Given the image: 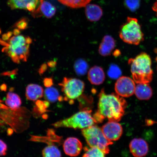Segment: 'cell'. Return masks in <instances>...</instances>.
<instances>
[{"label": "cell", "instance_id": "34", "mask_svg": "<svg viewBox=\"0 0 157 157\" xmlns=\"http://www.w3.org/2000/svg\"><path fill=\"white\" fill-rule=\"evenodd\" d=\"M7 88L6 85L5 84H3L0 87V89H1L2 91H6L7 90Z\"/></svg>", "mask_w": 157, "mask_h": 157}, {"label": "cell", "instance_id": "18", "mask_svg": "<svg viewBox=\"0 0 157 157\" xmlns=\"http://www.w3.org/2000/svg\"><path fill=\"white\" fill-rule=\"evenodd\" d=\"M85 13L88 20L91 21H99L103 15V10L99 6L95 4L86 5Z\"/></svg>", "mask_w": 157, "mask_h": 157}, {"label": "cell", "instance_id": "24", "mask_svg": "<svg viewBox=\"0 0 157 157\" xmlns=\"http://www.w3.org/2000/svg\"><path fill=\"white\" fill-rule=\"evenodd\" d=\"M86 150L82 157H105V153L96 147H91Z\"/></svg>", "mask_w": 157, "mask_h": 157}, {"label": "cell", "instance_id": "17", "mask_svg": "<svg viewBox=\"0 0 157 157\" xmlns=\"http://www.w3.org/2000/svg\"><path fill=\"white\" fill-rule=\"evenodd\" d=\"M134 94L137 99L146 101L152 97L153 91L149 84H138L135 87Z\"/></svg>", "mask_w": 157, "mask_h": 157}, {"label": "cell", "instance_id": "15", "mask_svg": "<svg viewBox=\"0 0 157 157\" xmlns=\"http://www.w3.org/2000/svg\"><path fill=\"white\" fill-rule=\"evenodd\" d=\"M115 41L113 37L109 35H105L99 47V54L103 56H110L115 48Z\"/></svg>", "mask_w": 157, "mask_h": 157}, {"label": "cell", "instance_id": "28", "mask_svg": "<svg viewBox=\"0 0 157 157\" xmlns=\"http://www.w3.org/2000/svg\"><path fill=\"white\" fill-rule=\"evenodd\" d=\"M7 146L6 143L0 139V156H4L7 154Z\"/></svg>", "mask_w": 157, "mask_h": 157}, {"label": "cell", "instance_id": "9", "mask_svg": "<svg viewBox=\"0 0 157 157\" xmlns=\"http://www.w3.org/2000/svg\"><path fill=\"white\" fill-rule=\"evenodd\" d=\"M101 129L105 137L111 142L118 140L123 132L120 124L115 121H109L103 125Z\"/></svg>", "mask_w": 157, "mask_h": 157}, {"label": "cell", "instance_id": "12", "mask_svg": "<svg viewBox=\"0 0 157 157\" xmlns=\"http://www.w3.org/2000/svg\"><path fill=\"white\" fill-rule=\"evenodd\" d=\"M43 0H9L10 7L12 9H22L33 11L40 5Z\"/></svg>", "mask_w": 157, "mask_h": 157}, {"label": "cell", "instance_id": "16", "mask_svg": "<svg viewBox=\"0 0 157 157\" xmlns=\"http://www.w3.org/2000/svg\"><path fill=\"white\" fill-rule=\"evenodd\" d=\"M44 90L41 86L36 84L27 86L25 91V96L29 101H35L44 96Z\"/></svg>", "mask_w": 157, "mask_h": 157}, {"label": "cell", "instance_id": "33", "mask_svg": "<svg viewBox=\"0 0 157 157\" xmlns=\"http://www.w3.org/2000/svg\"><path fill=\"white\" fill-rule=\"evenodd\" d=\"M56 62L54 61H51L48 62V64L49 66L50 67H54L56 65Z\"/></svg>", "mask_w": 157, "mask_h": 157}, {"label": "cell", "instance_id": "31", "mask_svg": "<svg viewBox=\"0 0 157 157\" xmlns=\"http://www.w3.org/2000/svg\"><path fill=\"white\" fill-rule=\"evenodd\" d=\"M47 66L46 64H43L41 66V67L39 70V73L40 74H42L44 73V72L46 71L47 70Z\"/></svg>", "mask_w": 157, "mask_h": 157}, {"label": "cell", "instance_id": "4", "mask_svg": "<svg viewBox=\"0 0 157 157\" xmlns=\"http://www.w3.org/2000/svg\"><path fill=\"white\" fill-rule=\"evenodd\" d=\"M91 113V110L84 109L67 118L54 123L52 125L56 128L65 127L75 129L85 128L95 123Z\"/></svg>", "mask_w": 157, "mask_h": 157}, {"label": "cell", "instance_id": "10", "mask_svg": "<svg viewBox=\"0 0 157 157\" xmlns=\"http://www.w3.org/2000/svg\"><path fill=\"white\" fill-rule=\"evenodd\" d=\"M129 150L135 157H143L148 154L149 148L146 141L141 138L132 139L129 144Z\"/></svg>", "mask_w": 157, "mask_h": 157}, {"label": "cell", "instance_id": "14", "mask_svg": "<svg viewBox=\"0 0 157 157\" xmlns=\"http://www.w3.org/2000/svg\"><path fill=\"white\" fill-rule=\"evenodd\" d=\"M88 78L92 84L101 85L105 79V75L103 69L99 66L93 67L88 72Z\"/></svg>", "mask_w": 157, "mask_h": 157}, {"label": "cell", "instance_id": "30", "mask_svg": "<svg viewBox=\"0 0 157 157\" xmlns=\"http://www.w3.org/2000/svg\"><path fill=\"white\" fill-rule=\"evenodd\" d=\"M12 33L11 32H8L6 34H4L2 36L3 40L4 41L9 40L12 36Z\"/></svg>", "mask_w": 157, "mask_h": 157}, {"label": "cell", "instance_id": "11", "mask_svg": "<svg viewBox=\"0 0 157 157\" xmlns=\"http://www.w3.org/2000/svg\"><path fill=\"white\" fill-rule=\"evenodd\" d=\"M63 148L65 153L67 155L72 157L76 156L81 151L82 144L77 138L70 137L65 140Z\"/></svg>", "mask_w": 157, "mask_h": 157}, {"label": "cell", "instance_id": "2", "mask_svg": "<svg viewBox=\"0 0 157 157\" xmlns=\"http://www.w3.org/2000/svg\"><path fill=\"white\" fill-rule=\"evenodd\" d=\"M32 40L29 36L18 35L11 37L7 42L0 39V44L4 46L5 53L15 63L26 62L29 53V46Z\"/></svg>", "mask_w": 157, "mask_h": 157}, {"label": "cell", "instance_id": "20", "mask_svg": "<svg viewBox=\"0 0 157 157\" xmlns=\"http://www.w3.org/2000/svg\"><path fill=\"white\" fill-rule=\"evenodd\" d=\"M44 96L45 99L51 102L64 100L63 98L60 97L58 90L54 87H47L44 91Z\"/></svg>", "mask_w": 157, "mask_h": 157}, {"label": "cell", "instance_id": "13", "mask_svg": "<svg viewBox=\"0 0 157 157\" xmlns=\"http://www.w3.org/2000/svg\"><path fill=\"white\" fill-rule=\"evenodd\" d=\"M56 7L49 2L43 0L38 7L32 12V14L35 17L44 15L47 18H51L56 14Z\"/></svg>", "mask_w": 157, "mask_h": 157}, {"label": "cell", "instance_id": "27", "mask_svg": "<svg viewBox=\"0 0 157 157\" xmlns=\"http://www.w3.org/2000/svg\"><path fill=\"white\" fill-rule=\"evenodd\" d=\"M28 27V21L26 19L23 18L17 21L15 25V27L17 29H24L27 28Z\"/></svg>", "mask_w": 157, "mask_h": 157}, {"label": "cell", "instance_id": "36", "mask_svg": "<svg viewBox=\"0 0 157 157\" xmlns=\"http://www.w3.org/2000/svg\"><path fill=\"white\" fill-rule=\"evenodd\" d=\"M1 29H0V34H1Z\"/></svg>", "mask_w": 157, "mask_h": 157}, {"label": "cell", "instance_id": "5", "mask_svg": "<svg viewBox=\"0 0 157 157\" xmlns=\"http://www.w3.org/2000/svg\"><path fill=\"white\" fill-rule=\"evenodd\" d=\"M119 36L124 42L129 44L137 45L144 40V34L141 30L138 20L128 17L121 27Z\"/></svg>", "mask_w": 157, "mask_h": 157}, {"label": "cell", "instance_id": "32", "mask_svg": "<svg viewBox=\"0 0 157 157\" xmlns=\"http://www.w3.org/2000/svg\"><path fill=\"white\" fill-rule=\"evenodd\" d=\"M152 9L156 13L157 17V0H156L152 7Z\"/></svg>", "mask_w": 157, "mask_h": 157}, {"label": "cell", "instance_id": "22", "mask_svg": "<svg viewBox=\"0 0 157 157\" xmlns=\"http://www.w3.org/2000/svg\"><path fill=\"white\" fill-rule=\"evenodd\" d=\"M63 4L73 8L86 6L91 0H58Z\"/></svg>", "mask_w": 157, "mask_h": 157}, {"label": "cell", "instance_id": "7", "mask_svg": "<svg viewBox=\"0 0 157 157\" xmlns=\"http://www.w3.org/2000/svg\"><path fill=\"white\" fill-rule=\"evenodd\" d=\"M65 97L66 101H73L82 95L85 88V84L82 80L76 78L65 77L59 84Z\"/></svg>", "mask_w": 157, "mask_h": 157}, {"label": "cell", "instance_id": "26", "mask_svg": "<svg viewBox=\"0 0 157 157\" xmlns=\"http://www.w3.org/2000/svg\"><path fill=\"white\" fill-rule=\"evenodd\" d=\"M125 3L130 10L135 11L140 6V0H125Z\"/></svg>", "mask_w": 157, "mask_h": 157}, {"label": "cell", "instance_id": "6", "mask_svg": "<svg viewBox=\"0 0 157 157\" xmlns=\"http://www.w3.org/2000/svg\"><path fill=\"white\" fill-rule=\"evenodd\" d=\"M82 134L90 147H96L100 149L105 154L109 152V146L113 143L106 138L101 129L97 125H93L84 128Z\"/></svg>", "mask_w": 157, "mask_h": 157}, {"label": "cell", "instance_id": "21", "mask_svg": "<svg viewBox=\"0 0 157 157\" xmlns=\"http://www.w3.org/2000/svg\"><path fill=\"white\" fill-rule=\"evenodd\" d=\"M88 68L87 63L82 59H78L74 64V69L76 74L83 76L87 73Z\"/></svg>", "mask_w": 157, "mask_h": 157}, {"label": "cell", "instance_id": "23", "mask_svg": "<svg viewBox=\"0 0 157 157\" xmlns=\"http://www.w3.org/2000/svg\"><path fill=\"white\" fill-rule=\"evenodd\" d=\"M43 157H61V154L58 147L54 145H49L42 151Z\"/></svg>", "mask_w": 157, "mask_h": 157}, {"label": "cell", "instance_id": "1", "mask_svg": "<svg viewBox=\"0 0 157 157\" xmlns=\"http://www.w3.org/2000/svg\"><path fill=\"white\" fill-rule=\"evenodd\" d=\"M98 97L97 111L93 115L95 123L102 122L105 118L109 121H120L127 107L124 98L117 93L107 94L103 89L101 90Z\"/></svg>", "mask_w": 157, "mask_h": 157}, {"label": "cell", "instance_id": "8", "mask_svg": "<svg viewBox=\"0 0 157 157\" xmlns=\"http://www.w3.org/2000/svg\"><path fill=\"white\" fill-rule=\"evenodd\" d=\"M135 82L133 79L127 76L120 77L116 82L115 90L116 93L121 97L128 98L135 93Z\"/></svg>", "mask_w": 157, "mask_h": 157}, {"label": "cell", "instance_id": "35", "mask_svg": "<svg viewBox=\"0 0 157 157\" xmlns=\"http://www.w3.org/2000/svg\"><path fill=\"white\" fill-rule=\"evenodd\" d=\"M20 33V31L19 29H14L13 31V34L14 35H19Z\"/></svg>", "mask_w": 157, "mask_h": 157}, {"label": "cell", "instance_id": "19", "mask_svg": "<svg viewBox=\"0 0 157 157\" xmlns=\"http://www.w3.org/2000/svg\"><path fill=\"white\" fill-rule=\"evenodd\" d=\"M21 103V98L17 94L11 91L8 93L5 101L7 106L11 109H16L20 107Z\"/></svg>", "mask_w": 157, "mask_h": 157}, {"label": "cell", "instance_id": "25", "mask_svg": "<svg viewBox=\"0 0 157 157\" xmlns=\"http://www.w3.org/2000/svg\"><path fill=\"white\" fill-rule=\"evenodd\" d=\"M107 74L110 78L116 79L121 76V72L118 66L115 64H112L108 71Z\"/></svg>", "mask_w": 157, "mask_h": 157}, {"label": "cell", "instance_id": "29", "mask_svg": "<svg viewBox=\"0 0 157 157\" xmlns=\"http://www.w3.org/2000/svg\"><path fill=\"white\" fill-rule=\"evenodd\" d=\"M44 84L46 87H51L53 85V80L52 78H45L44 81Z\"/></svg>", "mask_w": 157, "mask_h": 157}, {"label": "cell", "instance_id": "3", "mask_svg": "<svg viewBox=\"0 0 157 157\" xmlns=\"http://www.w3.org/2000/svg\"><path fill=\"white\" fill-rule=\"evenodd\" d=\"M128 64L133 79L138 84H148L152 81L153 72L150 57L146 53L142 52L134 58L129 59Z\"/></svg>", "mask_w": 157, "mask_h": 157}]
</instances>
